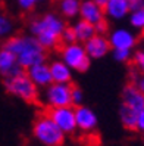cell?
Wrapping results in <instances>:
<instances>
[{"mask_svg": "<svg viewBox=\"0 0 144 146\" xmlns=\"http://www.w3.org/2000/svg\"><path fill=\"white\" fill-rule=\"evenodd\" d=\"M3 47L11 50L16 56L18 64L21 65L22 70H27V68L36 65V64H41L46 59V49L32 36L11 37L6 40Z\"/></svg>", "mask_w": 144, "mask_h": 146, "instance_id": "6da1fadb", "label": "cell"}, {"mask_svg": "<svg viewBox=\"0 0 144 146\" xmlns=\"http://www.w3.org/2000/svg\"><path fill=\"white\" fill-rule=\"evenodd\" d=\"M65 28L66 25L63 19L56 13H44L40 18H36L30 25L31 36L36 37L44 49L57 46L62 40V33Z\"/></svg>", "mask_w": 144, "mask_h": 146, "instance_id": "7a4b0ae2", "label": "cell"}, {"mask_svg": "<svg viewBox=\"0 0 144 146\" xmlns=\"http://www.w3.org/2000/svg\"><path fill=\"white\" fill-rule=\"evenodd\" d=\"M32 133L34 137L44 146H60L65 142V133L53 123L49 114L41 115L36 119Z\"/></svg>", "mask_w": 144, "mask_h": 146, "instance_id": "3957f363", "label": "cell"}, {"mask_svg": "<svg viewBox=\"0 0 144 146\" xmlns=\"http://www.w3.org/2000/svg\"><path fill=\"white\" fill-rule=\"evenodd\" d=\"M5 89L12 96L19 98L25 102H36L38 98V87L31 81L27 72L21 71L12 77L5 78Z\"/></svg>", "mask_w": 144, "mask_h": 146, "instance_id": "277c9868", "label": "cell"}, {"mask_svg": "<svg viewBox=\"0 0 144 146\" xmlns=\"http://www.w3.org/2000/svg\"><path fill=\"white\" fill-rule=\"evenodd\" d=\"M60 55H62L60 61H63L71 70L80 71V72H84L88 70L90 58L81 43L75 41V43H71V44H65L62 47Z\"/></svg>", "mask_w": 144, "mask_h": 146, "instance_id": "5b68a950", "label": "cell"}, {"mask_svg": "<svg viewBox=\"0 0 144 146\" xmlns=\"http://www.w3.org/2000/svg\"><path fill=\"white\" fill-rule=\"evenodd\" d=\"M72 87L69 83H52L46 87L44 100L50 108H62V106H71Z\"/></svg>", "mask_w": 144, "mask_h": 146, "instance_id": "8992f818", "label": "cell"}, {"mask_svg": "<svg viewBox=\"0 0 144 146\" xmlns=\"http://www.w3.org/2000/svg\"><path fill=\"white\" fill-rule=\"evenodd\" d=\"M49 117L53 119V123L60 128L65 134L74 133L77 130L75 123V109L72 106H62V108H52Z\"/></svg>", "mask_w": 144, "mask_h": 146, "instance_id": "52a82bcc", "label": "cell"}, {"mask_svg": "<svg viewBox=\"0 0 144 146\" xmlns=\"http://www.w3.org/2000/svg\"><path fill=\"white\" fill-rule=\"evenodd\" d=\"M80 16H81V19L87 21L93 25H97L99 22L105 21L103 6L99 5L96 0H81Z\"/></svg>", "mask_w": 144, "mask_h": 146, "instance_id": "ba28073f", "label": "cell"}, {"mask_svg": "<svg viewBox=\"0 0 144 146\" xmlns=\"http://www.w3.org/2000/svg\"><path fill=\"white\" fill-rule=\"evenodd\" d=\"M84 49H85L90 59H100L107 55L110 44L103 34H94L90 40L84 43Z\"/></svg>", "mask_w": 144, "mask_h": 146, "instance_id": "9c48e42d", "label": "cell"}, {"mask_svg": "<svg viewBox=\"0 0 144 146\" xmlns=\"http://www.w3.org/2000/svg\"><path fill=\"white\" fill-rule=\"evenodd\" d=\"M107 40H109V44H110L112 49H126V50H131L135 46V41H137L134 33H131L126 28L113 30Z\"/></svg>", "mask_w": 144, "mask_h": 146, "instance_id": "30bf717a", "label": "cell"}, {"mask_svg": "<svg viewBox=\"0 0 144 146\" xmlns=\"http://www.w3.org/2000/svg\"><path fill=\"white\" fill-rule=\"evenodd\" d=\"M75 123H77V128H80L84 133H88V131H93L96 128L97 115L88 106L80 105L75 108Z\"/></svg>", "mask_w": 144, "mask_h": 146, "instance_id": "8fae6325", "label": "cell"}, {"mask_svg": "<svg viewBox=\"0 0 144 146\" xmlns=\"http://www.w3.org/2000/svg\"><path fill=\"white\" fill-rule=\"evenodd\" d=\"M27 74L31 78V81L37 86V87H47L49 84H52V75H50V68L46 62L36 64L30 68H27Z\"/></svg>", "mask_w": 144, "mask_h": 146, "instance_id": "7c38bea8", "label": "cell"}, {"mask_svg": "<svg viewBox=\"0 0 144 146\" xmlns=\"http://www.w3.org/2000/svg\"><path fill=\"white\" fill-rule=\"evenodd\" d=\"M21 71H24V70L18 64L16 56L11 50L2 47V50H0V74L6 78V77H12L15 74H19Z\"/></svg>", "mask_w": 144, "mask_h": 146, "instance_id": "4fadbf2b", "label": "cell"}, {"mask_svg": "<svg viewBox=\"0 0 144 146\" xmlns=\"http://www.w3.org/2000/svg\"><path fill=\"white\" fill-rule=\"evenodd\" d=\"M122 105L140 112L144 109V93H141L134 84H128L122 90Z\"/></svg>", "mask_w": 144, "mask_h": 146, "instance_id": "5bb4252c", "label": "cell"}, {"mask_svg": "<svg viewBox=\"0 0 144 146\" xmlns=\"http://www.w3.org/2000/svg\"><path fill=\"white\" fill-rule=\"evenodd\" d=\"M103 11H105V15H107L110 19L121 21L130 15L131 7H130L128 0H109L103 6Z\"/></svg>", "mask_w": 144, "mask_h": 146, "instance_id": "9a60e30c", "label": "cell"}, {"mask_svg": "<svg viewBox=\"0 0 144 146\" xmlns=\"http://www.w3.org/2000/svg\"><path fill=\"white\" fill-rule=\"evenodd\" d=\"M53 83H69L72 78V70L63 61H53L49 65Z\"/></svg>", "mask_w": 144, "mask_h": 146, "instance_id": "2e32d148", "label": "cell"}, {"mask_svg": "<svg viewBox=\"0 0 144 146\" xmlns=\"http://www.w3.org/2000/svg\"><path fill=\"white\" fill-rule=\"evenodd\" d=\"M72 30H74V34H75V40L78 43H85L87 40H90L96 33V27L93 24L84 21V19H80L77 21L74 25H72Z\"/></svg>", "mask_w": 144, "mask_h": 146, "instance_id": "e0dca14e", "label": "cell"}, {"mask_svg": "<svg viewBox=\"0 0 144 146\" xmlns=\"http://www.w3.org/2000/svg\"><path fill=\"white\" fill-rule=\"evenodd\" d=\"M81 0H60L59 2V11L65 18H75L80 15Z\"/></svg>", "mask_w": 144, "mask_h": 146, "instance_id": "ac0fdd59", "label": "cell"}, {"mask_svg": "<svg viewBox=\"0 0 144 146\" xmlns=\"http://www.w3.org/2000/svg\"><path fill=\"white\" fill-rule=\"evenodd\" d=\"M137 115H138L137 111H134V109L125 106V105H122L121 109H119L121 121L126 128H130V130H134L135 128V124H137Z\"/></svg>", "mask_w": 144, "mask_h": 146, "instance_id": "d6986e66", "label": "cell"}, {"mask_svg": "<svg viewBox=\"0 0 144 146\" xmlns=\"http://www.w3.org/2000/svg\"><path fill=\"white\" fill-rule=\"evenodd\" d=\"M13 31V22L7 15L0 13V38L11 36Z\"/></svg>", "mask_w": 144, "mask_h": 146, "instance_id": "ffe728a7", "label": "cell"}, {"mask_svg": "<svg viewBox=\"0 0 144 146\" xmlns=\"http://www.w3.org/2000/svg\"><path fill=\"white\" fill-rule=\"evenodd\" d=\"M130 22L132 25V28L144 30V9L131 11L130 12Z\"/></svg>", "mask_w": 144, "mask_h": 146, "instance_id": "44dd1931", "label": "cell"}, {"mask_svg": "<svg viewBox=\"0 0 144 146\" xmlns=\"http://www.w3.org/2000/svg\"><path fill=\"white\" fill-rule=\"evenodd\" d=\"M113 58L118 62H126L131 58V50L126 49H113Z\"/></svg>", "mask_w": 144, "mask_h": 146, "instance_id": "7402d4cb", "label": "cell"}, {"mask_svg": "<svg viewBox=\"0 0 144 146\" xmlns=\"http://www.w3.org/2000/svg\"><path fill=\"white\" fill-rule=\"evenodd\" d=\"M71 99H72V105L75 106H80L81 102L84 99V94H82V90L80 87H72V92H71Z\"/></svg>", "mask_w": 144, "mask_h": 146, "instance_id": "603a6c76", "label": "cell"}, {"mask_svg": "<svg viewBox=\"0 0 144 146\" xmlns=\"http://www.w3.org/2000/svg\"><path fill=\"white\" fill-rule=\"evenodd\" d=\"M62 41L65 44H71V43H75V34H74V30L72 27H66L62 33Z\"/></svg>", "mask_w": 144, "mask_h": 146, "instance_id": "cb8c5ba5", "label": "cell"}, {"mask_svg": "<svg viewBox=\"0 0 144 146\" xmlns=\"http://www.w3.org/2000/svg\"><path fill=\"white\" fill-rule=\"evenodd\" d=\"M134 64L140 70V72L144 74V50H138V52L134 55Z\"/></svg>", "mask_w": 144, "mask_h": 146, "instance_id": "d4e9b609", "label": "cell"}, {"mask_svg": "<svg viewBox=\"0 0 144 146\" xmlns=\"http://www.w3.org/2000/svg\"><path fill=\"white\" fill-rule=\"evenodd\" d=\"M16 2H18V6L22 11H31L37 5L38 0H16Z\"/></svg>", "mask_w": 144, "mask_h": 146, "instance_id": "484cf974", "label": "cell"}, {"mask_svg": "<svg viewBox=\"0 0 144 146\" xmlns=\"http://www.w3.org/2000/svg\"><path fill=\"white\" fill-rule=\"evenodd\" d=\"M135 130L144 133V109L140 111L137 115V124H135Z\"/></svg>", "mask_w": 144, "mask_h": 146, "instance_id": "4316f807", "label": "cell"}, {"mask_svg": "<svg viewBox=\"0 0 144 146\" xmlns=\"http://www.w3.org/2000/svg\"><path fill=\"white\" fill-rule=\"evenodd\" d=\"M135 87H137L141 93H144V74H140L134 78V83H132Z\"/></svg>", "mask_w": 144, "mask_h": 146, "instance_id": "83f0119b", "label": "cell"}, {"mask_svg": "<svg viewBox=\"0 0 144 146\" xmlns=\"http://www.w3.org/2000/svg\"><path fill=\"white\" fill-rule=\"evenodd\" d=\"M128 2H130V7H131V11L144 9V0H128Z\"/></svg>", "mask_w": 144, "mask_h": 146, "instance_id": "f1b7e54d", "label": "cell"}, {"mask_svg": "<svg viewBox=\"0 0 144 146\" xmlns=\"http://www.w3.org/2000/svg\"><path fill=\"white\" fill-rule=\"evenodd\" d=\"M96 2H97L99 5H101V6H105V5H106V2H109V0H96Z\"/></svg>", "mask_w": 144, "mask_h": 146, "instance_id": "f546056e", "label": "cell"}, {"mask_svg": "<svg viewBox=\"0 0 144 146\" xmlns=\"http://www.w3.org/2000/svg\"><path fill=\"white\" fill-rule=\"evenodd\" d=\"M0 6H2V3H0Z\"/></svg>", "mask_w": 144, "mask_h": 146, "instance_id": "4dcf8cb0", "label": "cell"}, {"mask_svg": "<svg viewBox=\"0 0 144 146\" xmlns=\"http://www.w3.org/2000/svg\"><path fill=\"white\" fill-rule=\"evenodd\" d=\"M43 2H44V0H43Z\"/></svg>", "mask_w": 144, "mask_h": 146, "instance_id": "1f68e13d", "label": "cell"}]
</instances>
